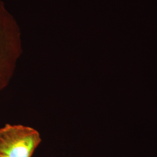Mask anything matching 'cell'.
Returning <instances> with one entry per match:
<instances>
[{
	"label": "cell",
	"mask_w": 157,
	"mask_h": 157,
	"mask_svg": "<svg viewBox=\"0 0 157 157\" xmlns=\"http://www.w3.org/2000/svg\"><path fill=\"white\" fill-rule=\"evenodd\" d=\"M0 157H5V156H4V155H0Z\"/></svg>",
	"instance_id": "obj_3"
},
{
	"label": "cell",
	"mask_w": 157,
	"mask_h": 157,
	"mask_svg": "<svg viewBox=\"0 0 157 157\" xmlns=\"http://www.w3.org/2000/svg\"><path fill=\"white\" fill-rule=\"evenodd\" d=\"M19 33L16 21L0 1V78L10 67Z\"/></svg>",
	"instance_id": "obj_2"
},
{
	"label": "cell",
	"mask_w": 157,
	"mask_h": 157,
	"mask_svg": "<svg viewBox=\"0 0 157 157\" xmlns=\"http://www.w3.org/2000/svg\"><path fill=\"white\" fill-rule=\"evenodd\" d=\"M41 141L35 129L22 125L6 124L0 129V155L32 157Z\"/></svg>",
	"instance_id": "obj_1"
}]
</instances>
